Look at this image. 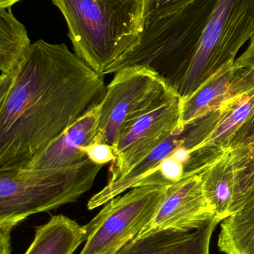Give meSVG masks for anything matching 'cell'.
<instances>
[{
	"label": "cell",
	"instance_id": "9c48e42d",
	"mask_svg": "<svg viewBox=\"0 0 254 254\" xmlns=\"http://www.w3.org/2000/svg\"><path fill=\"white\" fill-rule=\"evenodd\" d=\"M213 217L216 216L204 196L199 173H184L169 187L153 222L144 231L174 229L190 232Z\"/></svg>",
	"mask_w": 254,
	"mask_h": 254
},
{
	"label": "cell",
	"instance_id": "e0dca14e",
	"mask_svg": "<svg viewBox=\"0 0 254 254\" xmlns=\"http://www.w3.org/2000/svg\"><path fill=\"white\" fill-rule=\"evenodd\" d=\"M31 45L25 27L15 18L11 9L0 8V78H13Z\"/></svg>",
	"mask_w": 254,
	"mask_h": 254
},
{
	"label": "cell",
	"instance_id": "44dd1931",
	"mask_svg": "<svg viewBox=\"0 0 254 254\" xmlns=\"http://www.w3.org/2000/svg\"><path fill=\"white\" fill-rule=\"evenodd\" d=\"M235 64L254 70V34L251 38L249 47L241 56L236 60Z\"/></svg>",
	"mask_w": 254,
	"mask_h": 254
},
{
	"label": "cell",
	"instance_id": "5b68a950",
	"mask_svg": "<svg viewBox=\"0 0 254 254\" xmlns=\"http://www.w3.org/2000/svg\"><path fill=\"white\" fill-rule=\"evenodd\" d=\"M254 34V0H219L187 71L176 89L189 98L222 67L236 61Z\"/></svg>",
	"mask_w": 254,
	"mask_h": 254
},
{
	"label": "cell",
	"instance_id": "ba28073f",
	"mask_svg": "<svg viewBox=\"0 0 254 254\" xmlns=\"http://www.w3.org/2000/svg\"><path fill=\"white\" fill-rule=\"evenodd\" d=\"M180 121L181 98L176 92L164 104L142 116L119 138L107 183L125 177L163 142L183 127Z\"/></svg>",
	"mask_w": 254,
	"mask_h": 254
},
{
	"label": "cell",
	"instance_id": "7c38bea8",
	"mask_svg": "<svg viewBox=\"0 0 254 254\" xmlns=\"http://www.w3.org/2000/svg\"><path fill=\"white\" fill-rule=\"evenodd\" d=\"M254 111V91L224 104L208 115L205 138L189 152L187 167L198 171L227 151L234 133Z\"/></svg>",
	"mask_w": 254,
	"mask_h": 254
},
{
	"label": "cell",
	"instance_id": "7a4b0ae2",
	"mask_svg": "<svg viewBox=\"0 0 254 254\" xmlns=\"http://www.w3.org/2000/svg\"><path fill=\"white\" fill-rule=\"evenodd\" d=\"M62 13L75 53L101 75L140 43L143 0H51Z\"/></svg>",
	"mask_w": 254,
	"mask_h": 254
},
{
	"label": "cell",
	"instance_id": "603a6c76",
	"mask_svg": "<svg viewBox=\"0 0 254 254\" xmlns=\"http://www.w3.org/2000/svg\"><path fill=\"white\" fill-rule=\"evenodd\" d=\"M20 0H0V8H11L12 5Z\"/></svg>",
	"mask_w": 254,
	"mask_h": 254
},
{
	"label": "cell",
	"instance_id": "30bf717a",
	"mask_svg": "<svg viewBox=\"0 0 254 254\" xmlns=\"http://www.w3.org/2000/svg\"><path fill=\"white\" fill-rule=\"evenodd\" d=\"M253 91L254 70L229 63L189 98L181 99L180 125L190 126L231 100Z\"/></svg>",
	"mask_w": 254,
	"mask_h": 254
},
{
	"label": "cell",
	"instance_id": "d6986e66",
	"mask_svg": "<svg viewBox=\"0 0 254 254\" xmlns=\"http://www.w3.org/2000/svg\"><path fill=\"white\" fill-rule=\"evenodd\" d=\"M144 21L158 19L170 14L195 0H143Z\"/></svg>",
	"mask_w": 254,
	"mask_h": 254
},
{
	"label": "cell",
	"instance_id": "52a82bcc",
	"mask_svg": "<svg viewBox=\"0 0 254 254\" xmlns=\"http://www.w3.org/2000/svg\"><path fill=\"white\" fill-rule=\"evenodd\" d=\"M171 185L132 188L106 203L85 225L87 237L80 254H115L119 252L149 228Z\"/></svg>",
	"mask_w": 254,
	"mask_h": 254
},
{
	"label": "cell",
	"instance_id": "8fae6325",
	"mask_svg": "<svg viewBox=\"0 0 254 254\" xmlns=\"http://www.w3.org/2000/svg\"><path fill=\"white\" fill-rule=\"evenodd\" d=\"M100 113L98 103L37 152L24 168H60L87 161L83 149L92 143L96 135Z\"/></svg>",
	"mask_w": 254,
	"mask_h": 254
},
{
	"label": "cell",
	"instance_id": "4fadbf2b",
	"mask_svg": "<svg viewBox=\"0 0 254 254\" xmlns=\"http://www.w3.org/2000/svg\"><path fill=\"white\" fill-rule=\"evenodd\" d=\"M219 222L212 218L190 232L174 229L143 231L115 254H210L212 234Z\"/></svg>",
	"mask_w": 254,
	"mask_h": 254
},
{
	"label": "cell",
	"instance_id": "6da1fadb",
	"mask_svg": "<svg viewBox=\"0 0 254 254\" xmlns=\"http://www.w3.org/2000/svg\"><path fill=\"white\" fill-rule=\"evenodd\" d=\"M105 89L104 75L66 45L32 43L10 86L0 91V170L25 167Z\"/></svg>",
	"mask_w": 254,
	"mask_h": 254
},
{
	"label": "cell",
	"instance_id": "7402d4cb",
	"mask_svg": "<svg viewBox=\"0 0 254 254\" xmlns=\"http://www.w3.org/2000/svg\"><path fill=\"white\" fill-rule=\"evenodd\" d=\"M11 228L0 227V254H10L11 252L10 234Z\"/></svg>",
	"mask_w": 254,
	"mask_h": 254
},
{
	"label": "cell",
	"instance_id": "8992f818",
	"mask_svg": "<svg viewBox=\"0 0 254 254\" xmlns=\"http://www.w3.org/2000/svg\"><path fill=\"white\" fill-rule=\"evenodd\" d=\"M176 92L146 67L119 70L114 73L99 102V125L93 140L108 143L114 149L119 138L139 119Z\"/></svg>",
	"mask_w": 254,
	"mask_h": 254
},
{
	"label": "cell",
	"instance_id": "5bb4252c",
	"mask_svg": "<svg viewBox=\"0 0 254 254\" xmlns=\"http://www.w3.org/2000/svg\"><path fill=\"white\" fill-rule=\"evenodd\" d=\"M236 185L231 214L254 198V111L228 142Z\"/></svg>",
	"mask_w": 254,
	"mask_h": 254
},
{
	"label": "cell",
	"instance_id": "ffe728a7",
	"mask_svg": "<svg viewBox=\"0 0 254 254\" xmlns=\"http://www.w3.org/2000/svg\"><path fill=\"white\" fill-rule=\"evenodd\" d=\"M88 159L98 165L104 166L112 163L115 159L114 149L108 143L93 140L84 147Z\"/></svg>",
	"mask_w": 254,
	"mask_h": 254
},
{
	"label": "cell",
	"instance_id": "ac0fdd59",
	"mask_svg": "<svg viewBox=\"0 0 254 254\" xmlns=\"http://www.w3.org/2000/svg\"><path fill=\"white\" fill-rule=\"evenodd\" d=\"M218 246L225 254H254V198L222 221Z\"/></svg>",
	"mask_w": 254,
	"mask_h": 254
},
{
	"label": "cell",
	"instance_id": "9a60e30c",
	"mask_svg": "<svg viewBox=\"0 0 254 254\" xmlns=\"http://www.w3.org/2000/svg\"><path fill=\"white\" fill-rule=\"evenodd\" d=\"M86 237L85 226L64 215H57L37 227L34 240L25 254H73L86 242Z\"/></svg>",
	"mask_w": 254,
	"mask_h": 254
},
{
	"label": "cell",
	"instance_id": "277c9868",
	"mask_svg": "<svg viewBox=\"0 0 254 254\" xmlns=\"http://www.w3.org/2000/svg\"><path fill=\"white\" fill-rule=\"evenodd\" d=\"M103 167L88 159L60 168L0 170V227L13 229L28 216L76 202Z\"/></svg>",
	"mask_w": 254,
	"mask_h": 254
},
{
	"label": "cell",
	"instance_id": "2e32d148",
	"mask_svg": "<svg viewBox=\"0 0 254 254\" xmlns=\"http://www.w3.org/2000/svg\"><path fill=\"white\" fill-rule=\"evenodd\" d=\"M204 196L219 222L231 215L235 191L236 177L228 151L199 172Z\"/></svg>",
	"mask_w": 254,
	"mask_h": 254
},
{
	"label": "cell",
	"instance_id": "3957f363",
	"mask_svg": "<svg viewBox=\"0 0 254 254\" xmlns=\"http://www.w3.org/2000/svg\"><path fill=\"white\" fill-rule=\"evenodd\" d=\"M218 1L195 0L167 16L144 21L138 46L107 74L126 67H146L176 91Z\"/></svg>",
	"mask_w": 254,
	"mask_h": 254
}]
</instances>
